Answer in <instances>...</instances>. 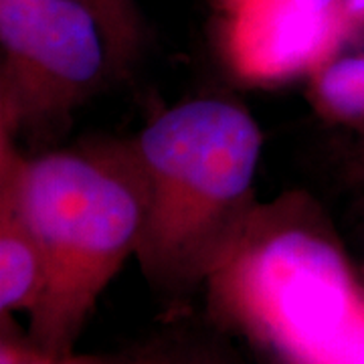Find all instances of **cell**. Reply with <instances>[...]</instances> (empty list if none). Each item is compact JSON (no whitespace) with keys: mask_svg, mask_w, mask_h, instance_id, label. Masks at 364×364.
<instances>
[{"mask_svg":"<svg viewBox=\"0 0 364 364\" xmlns=\"http://www.w3.org/2000/svg\"><path fill=\"white\" fill-rule=\"evenodd\" d=\"M16 219L37 245L47 287L35 316L37 348L63 358L95 296L116 272L140 225L130 191L77 156L31 162L16 184Z\"/></svg>","mask_w":364,"mask_h":364,"instance_id":"1","label":"cell"},{"mask_svg":"<svg viewBox=\"0 0 364 364\" xmlns=\"http://www.w3.org/2000/svg\"><path fill=\"white\" fill-rule=\"evenodd\" d=\"M0 364H75L73 360L65 358H55L45 352L37 350H23V348H14L4 344L2 354H0Z\"/></svg>","mask_w":364,"mask_h":364,"instance_id":"9","label":"cell"},{"mask_svg":"<svg viewBox=\"0 0 364 364\" xmlns=\"http://www.w3.org/2000/svg\"><path fill=\"white\" fill-rule=\"evenodd\" d=\"M83 2L95 13L102 25L119 26L122 23H126L130 0H83Z\"/></svg>","mask_w":364,"mask_h":364,"instance_id":"8","label":"cell"},{"mask_svg":"<svg viewBox=\"0 0 364 364\" xmlns=\"http://www.w3.org/2000/svg\"><path fill=\"white\" fill-rule=\"evenodd\" d=\"M259 152L257 124L243 109L213 100L170 109L142 136V156L158 181L210 205L247 191Z\"/></svg>","mask_w":364,"mask_h":364,"instance_id":"3","label":"cell"},{"mask_svg":"<svg viewBox=\"0 0 364 364\" xmlns=\"http://www.w3.org/2000/svg\"><path fill=\"white\" fill-rule=\"evenodd\" d=\"M346 11L354 14H364V0H344Z\"/></svg>","mask_w":364,"mask_h":364,"instance_id":"12","label":"cell"},{"mask_svg":"<svg viewBox=\"0 0 364 364\" xmlns=\"http://www.w3.org/2000/svg\"><path fill=\"white\" fill-rule=\"evenodd\" d=\"M320 95L334 114L364 117V57H346L328 67L320 79Z\"/></svg>","mask_w":364,"mask_h":364,"instance_id":"7","label":"cell"},{"mask_svg":"<svg viewBox=\"0 0 364 364\" xmlns=\"http://www.w3.org/2000/svg\"><path fill=\"white\" fill-rule=\"evenodd\" d=\"M136 364H221L215 358H200V356H178V358H172V356H150V358H144L138 360Z\"/></svg>","mask_w":364,"mask_h":364,"instance_id":"10","label":"cell"},{"mask_svg":"<svg viewBox=\"0 0 364 364\" xmlns=\"http://www.w3.org/2000/svg\"><path fill=\"white\" fill-rule=\"evenodd\" d=\"M75 364H77V363H75Z\"/></svg>","mask_w":364,"mask_h":364,"instance_id":"13","label":"cell"},{"mask_svg":"<svg viewBox=\"0 0 364 364\" xmlns=\"http://www.w3.org/2000/svg\"><path fill=\"white\" fill-rule=\"evenodd\" d=\"M100 25L83 0H0L4 49L71 85L91 81L102 67Z\"/></svg>","mask_w":364,"mask_h":364,"instance_id":"4","label":"cell"},{"mask_svg":"<svg viewBox=\"0 0 364 364\" xmlns=\"http://www.w3.org/2000/svg\"><path fill=\"white\" fill-rule=\"evenodd\" d=\"M328 13L299 0H267L249 13L239 33L245 67L261 75H284L306 67L324 45Z\"/></svg>","mask_w":364,"mask_h":364,"instance_id":"5","label":"cell"},{"mask_svg":"<svg viewBox=\"0 0 364 364\" xmlns=\"http://www.w3.org/2000/svg\"><path fill=\"white\" fill-rule=\"evenodd\" d=\"M47 287V269L37 245L23 231L0 239V308L14 312L39 308Z\"/></svg>","mask_w":364,"mask_h":364,"instance_id":"6","label":"cell"},{"mask_svg":"<svg viewBox=\"0 0 364 364\" xmlns=\"http://www.w3.org/2000/svg\"><path fill=\"white\" fill-rule=\"evenodd\" d=\"M299 2L308 4V6H310V9H314V11H320V13H328V11L332 9V4H334L336 0H299Z\"/></svg>","mask_w":364,"mask_h":364,"instance_id":"11","label":"cell"},{"mask_svg":"<svg viewBox=\"0 0 364 364\" xmlns=\"http://www.w3.org/2000/svg\"><path fill=\"white\" fill-rule=\"evenodd\" d=\"M255 310L291 352L326 358L350 326V277L338 251L304 231L273 237L249 267Z\"/></svg>","mask_w":364,"mask_h":364,"instance_id":"2","label":"cell"}]
</instances>
